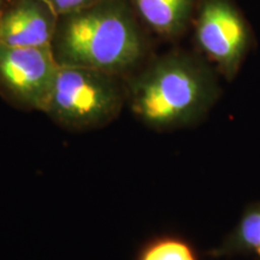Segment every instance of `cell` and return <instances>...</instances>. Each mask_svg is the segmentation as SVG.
<instances>
[{
    "label": "cell",
    "instance_id": "1",
    "mask_svg": "<svg viewBox=\"0 0 260 260\" xmlns=\"http://www.w3.org/2000/svg\"><path fill=\"white\" fill-rule=\"evenodd\" d=\"M51 50L59 65L126 76L147 54V41L128 0H98L58 17Z\"/></svg>",
    "mask_w": 260,
    "mask_h": 260
},
{
    "label": "cell",
    "instance_id": "2",
    "mask_svg": "<svg viewBox=\"0 0 260 260\" xmlns=\"http://www.w3.org/2000/svg\"><path fill=\"white\" fill-rule=\"evenodd\" d=\"M128 104L146 126L158 132L199 123L218 98L213 71L183 51L154 58L128 82Z\"/></svg>",
    "mask_w": 260,
    "mask_h": 260
},
{
    "label": "cell",
    "instance_id": "3",
    "mask_svg": "<svg viewBox=\"0 0 260 260\" xmlns=\"http://www.w3.org/2000/svg\"><path fill=\"white\" fill-rule=\"evenodd\" d=\"M123 76L59 65L44 113L63 129L86 132L115 121L128 103Z\"/></svg>",
    "mask_w": 260,
    "mask_h": 260
},
{
    "label": "cell",
    "instance_id": "4",
    "mask_svg": "<svg viewBox=\"0 0 260 260\" xmlns=\"http://www.w3.org/2000/svg\"><path fill=\"white\" fill-rule=\"evenodd\" d=\"M58 68L51 46L0 42V94L17 109L44 112Z\"/></svg>",
    "mask_w": 260,
    "mask_h": 260
},
{
    "label": "cell",
    "instance_id": "5",
    "mask_svg": "<svg viewBox=\"0 0 260 260\" xmlns=\"http://www.w3.org/2000/svg\"><path fill=\"white\" fill-rule=\"evenodd\" d=\"M195 42L230 81L251 46V31L229 0H203L195 17Z\"/></svg>",
    "mask_w": 260,
    "mask_h": 260
},
{
    "label": "cell",
    "instance_id": "6",
    "mask_svg": "<svg viewBox=\"0 0 260 260\" xmlns=\"http://www.w3.org/2000/svg\"><path fill=\"white\" fill-rule=\"evenodd\" d=\"M58 16L42 0H10L0 12V42L21 47H48Z\"/></svg>",
    "mask_w": 260,
    "mask_h": 260
},
{
    "label": "cell",
    "instance_id": "7",
    "mask_svg": "<svg viewBox=\"0 0 260 260\" xmlns=\"http://www.w3.org/2000/svg\"><path fill=\"white\" fill-rule=\"evenodd\" d=\"M142 22L164 39H175L186 31L195 0H129Z\"/></svg>",
    "mask_w": 260,
    "mask_h": 260
},
{
    "label": "cell",
    "instance_id": "8",
    "mask_svg": "<svg viewBox=\"0 0 260 260\" xmlns=\"http://www.w3.org/2000/svg\"><path fill=\"white\" fill-rule=\"evenodd\" d=\"M207 254L216 259L252 255L260 260V201L247 206L235 228Z\"/></svg>",
    "mask_w": 260,
    "mask_h": 260
},
{
    "label": "cell",
    "instance_id": "9",
    "mask_svg": "<svg viewBox=\"0 0 260 260\" xmlns=\"http://www.w3.org/2000/svg\"><path fill=\"white\" fill-rule=\"evenodd\" d=\"M136 260H199L193 246L177 236H159L146 243Z\"/></svg>",
    "mask_w": 260,
    "mask_h": 260
},
{
    "label": "cell",
    "instance_id": "10",
    "mask_svg": "<svg viewBox=\"0 0 260 260\" xmlns=\"http://www.w3.org/2000/svg\"><path fill=\"white\" fill-rule=\"evenodd\" d=\"M44 3L53 10V12L58 17L60 16L71 14V12L77 11V10L86 8L98 0H42Z\"/></svg>",
    "mask_w": 260,
    "mask_h": 260
},
{
    "label": "cell",
    "instance_id": "11",
    "mask_svg": "<svg viewBox=\"0 0 260 260\" xmlns=\"http://www.w3.org/2000/svg\"><path fill=\"white\" fill-rule=\"evenodd\" d=\"M10 0H0V12L3 11V9L5 8V5L8 4Z\"/></svg>",
    "mask_w": 260,
    "mask_h": 260
}]
</instances>
